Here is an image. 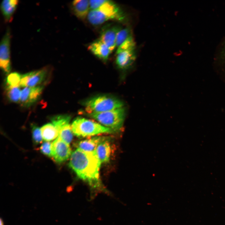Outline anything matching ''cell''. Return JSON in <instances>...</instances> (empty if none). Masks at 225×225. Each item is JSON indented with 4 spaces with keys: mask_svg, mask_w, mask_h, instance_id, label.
<instances>
[{
    "mask_svg": "<svg viewBox=\"0 0 225 225\" xmlns=\"http://www.w3.org/2000/svg\"><path fill=\"white\" fill-rule=\"evenodd\" d=\"M32 138L34 142L38 143L41 142L42 140L41 129L35 124L32 125Z\"/></svg>",
    "mask_w": 225,
    "mask_h": 225,
    "instance_id": "23",
    "label": "cell"
},
{
    "mask_svg": "<svg viewBox=\"0 0 225 225\" xmlns=\"http://www.w3.org/2000/svg\"><path fill=\"white\" fill-rule=\"evenodd\" d=\"M106 137L97 136L80 141L77 145V148L90 152H95L98 145L103 141L108 139Z\"/></svg>",
    "mask_w": 225,
    "mask_h": 225,
    "instance_id": "13",
    "label": "cell"
},
{
    "mask_svg": "<svg viewBox=\"0 0 225 225\" xmlns=\"http://www.w3.org/2000/svg\"><path fill=\"white\" fill-rule=\"evenodd\" d=\"M107 0H89L90 10L97 9L104 3Z\"/></svg>",
    "mask_w": 225,
    "mask_h": 225,
    "instance_id": "25",
    "label": "cell"
},
{
    "mask_svg": "<svg viewBox=\"0 0 225 225\" xmlns=\"http://www.w3.org/2000/svg\"><path fill=\"white\" fill-rule=\"evenodd\" d=\"M48 70L43 68L22 75L19 86L22 87H33L38 86L45 80Z\"/></svg>",
    "mask_w": 225,
    "mask_h": 225,
    "instance_id": "8",
    "label": "cell"
},
{
    "mask_svg": "<svg viewBox=\"0 0 225 225\" xmlns=\"http://www.w3.org/2000/svg\"><path fill=\"white\" fill-rule=\"evenodd\" d=\"M52 157L58 162L67 160L72 154L69 144L65 142L58 136L52 143Z\"/></svg>",
    "mask_w": 225,
    "mask_h": 225,
    "instance_id": "7",
    "label": "cell"
},
{
    "mask_svg": "<svg viewBox=\"0 0 225 225\" xmlns=\"http://www.w3.org/2000/svg\"><path fill=\"white\" fill-rule=\"evenodd\" d=\"M135 48V42L132 36L117 48L116 54L123 51Z\"/></svg>",
    "mask_w": 225,
    "mask_h": 225,
    "instance_id": "22",
    "label": "cell"
},
{
    "mask_svg": "<svg viewBox=\"0 0 225 225\" xmlns=\"http://www.w3.org/2000/svg\"><path fill=\"white\" fill-rule=\"evenodd\" d=\"M58 131V136L65 142L69 144L72 140L73 134L69 122L62 125Z\"/></svg>",
    "mask_w": 225,
    "mask_h": 225,
    "instance_id": "18",
    "label": "cell"
},
{
    "mask_svg": "<svg viewBox=\"0 0 225 225\" xmlns=\"http://www.w3.org/2000/svg\"><path fill=\"white\" fill-rule=\"evenodd\" d=\"M18 1L4 0L1 4V9L4 19L6 22L12 20V16L17 8Z\"/></svg>",
    "mask_w": 225,
    "mask_h": 225,
    "instance_id": "15",
    "label": "cell"
},
{
    "mask_svg": "<svg viewBox=\"0 0 225 225\" xmlns=\"http://www.w3.org/2000/svg\"><path fill=\"white\" fill-rule=\"evenodd\" d=\"M21 91L19 87L7 86L6 94L8 100L13 102H20Z\"/></svg>",
    "mask_w": 225,
    "mask_h": 225,
    "instance_id": "19",
    "label": "cell"
},
{
    "mask_svg": "<svg viewBox=\"0 0 225 225\" xmlns=\"http://www.w3.org/2000/svg\"><path fill=\"white\" fill-rule=\"evenodd\" d=\"M121 29L118 26H114L106 28L101 32L99 39L112 52L116 48L117 36Z\"/></svg>",
    "mask_w": 225,
    "mask_h": 225,
    "instance_id": "10",
    "label": "cell"
},
{
    "mask_svg": "<svg viewBox=\"0 0 225 225\" xmlns=\"http://www.w3.org/2000/svg\"><path fill=\"white\" fill-rule=\"evenodd\" d=\"M84 105L88 114L101 113L124 107L123 102L119 99L106 95L90 98L84 102Z\"/></svg>",
    "mask_w": 225,
    "mask_h": 225,
    "instance_id": "4",
    "label": "cell"
},
{
    "mask_svg": "<svg viewBox=\"0 0 225 225\" xmlns=\"http://www.w3.org/2000/svg\"><path fill=\"white\" fill-rule=\"evenodd\" d=\"M10 30L8 28L1 41L0 46V66L6 74H8L11 70L10 62Z\"/></svg>",
    "mask_w": 225,
    "mask_h": 225,
    "instance_id": "6",
    "label": "cell"
},
{
    "mask_svg": "<svg viewBox=\"0 0 225 225\" xmlns=\"http://www.w3.org/2000/svg\"><path fill=\"white\" fill-rule=\"evenodd\" d=\"M72 6L75 15L84 20L87 18L90 11L89 0H75L73 1Z\"/></svg>",
    "mask_w": 225,
    "mask_h": 225,
    "instance_id": "14",
    "label": "cell"
},
{
    "mask_svg": "<svg viewBox=\"0 0 225 225\" xmlns=\"http://www.w3.org/2000/svg\"><path fill=\"white\" fill-rule=\"evenodd\" d=\"M69 166L80 179L94 188H101L99 170L101 163L95 152L77 148L72 153Z\"/></svg>",
    "mask_w": 225,
    "mask_h": 225,
    "instance_id": "1",
    "label": "cell"
},
{
    "mask_svg": "<svg viewBox=\"0 0 225 225\" xmlns=\"http://www.w3.org/2000/svg\"><path fill=\"white\" fill-rule=\"evenodd\" d=\"M95 152L101 163L108 162L111 153V148L108 139L100 143L97 148Z\"/></svg>",
    "mask_w": 225,
    "mask_h": 225,
    "instance_id": "16",
    "label": "cell"
},
{
    "mask_svg": "<svg viewBox=\"0 0 225 225\" xmlns=\"http://www.w3.org/2000/svg\"><path fill=\"white\" fill-rule=\"evenodd\" d=\"M88 48L95 56L105 62L108 60L112 52L99 39L91 43Z\"/></svg>",
    "mask_w": 225,
    "mask_h": 225,
    "instance_id": "12",
    "label": "cell"
},
{
    "mask_svg": "<svg viewBox=\"0 0 225 225\" xmlns=\"http://www.w3.org/2000/svg\"><path fill=\"white\" fill-rule=\"evenodd\" d=\"M71 127L73 134L78 137H85L115 132L99 123L81 117L75 118Z\"/></svg>",
    "mask_w": 225,
    "mask_h": 225,
    "instance_id": "3",
    "label": "cell"
},
{
    "mask_svg": "<svg viewBox=\"0 0 225 225\" xmlns=\"http://www.w3.org/2000/svg\"><path fill=\"white\" fill-rule=\"evenodd\" d=\"M135 49L127 50L116 54V63L119 68L126 69L132 65L136 58Z\"/></svg>",
    "mask_w": 225,
    "mask_h": 225,
    "instance_id": "11",
    "label": "cell"
},
{
    "mask_svg": "<svg viewBox=\"0 0 225 225\" xmlns=\"http://www.w3.org/2000/svg\"><path fill=\"white\" fill-rule=\"evenodd\" d=\"M125 113V109L123 107L105 112L87 115L102 125L115 132L120 130L122 127Z\"/></svg>",
    "mask_w": 225,
    "mask_h": 225,
    "instance_id": "5",
    "label": "cell"
},
{
    "mask_svg": "<svg viewBox=\"0 0 225 225\" xmlns=\"http://www.w3.org/2000/svg\"><path fill=\"white\" fill-rule=\"evenodd\" d=\"M43 138L46 141H49L57 138L58 132L54 126L51 123L43 125L41 128Z\"/></svg>",
    "mask_w": 225,
    "mask_h": 225,
    "instance_id": "17",
    "label": "cell"
},
{
    "mask_svg": "<svg viewBox=\"0 0 225 225\" xmlns=\"http://www.w3.org/2000/svg\"><path fill=\"white\" fill-rule=\"evenodd\" d=\"M50 142L46 141L43 142L40 147L41 152L44 155L52 157L51 145Z\"/></svg>",
    "mask_w": 225,
    "mask_h": 225,
    "instance_id": "24",
    "label": "cell"
},
{
    "mask_svg": "<svg viewBox=\"0 0 225 225\" xmlns=\"http://www.w3.org/2000/svg\"><path fill=\"white\" fill-rule=\"evenodd\" d=\"M222 58L223 62L225 64V45L222 54Z\"/></svg>",
    "mask_w": 225,
    "mask_h": 225,
    "instance_id": "26",
    "label": "cell"
},
{
    "mask_svg": "<svg viewBox=\"0 0 225 225\" xmlns=\"http://www.w3.org/2000/svg\"><path fill=\"white\" fill-rule=\"evenodd\" d=\"M0 225H4L3 221L1 218L0 219Z\"/></svg>",
    "mask_w": 225,
    "mask_h": 225,
    "instance_id": "27",
    "label": "cell"
},
{
    "mask_svg": "<svg viewBox=\"0 0 225 225\" xmlns=\"http://www.w3.org/2000/svg\"><path fill=\"white\" fill-rule=\"evenodd\" d=\"M22 75L19 73L13 72L10 73L6 79L7 86L19 87Z\"/></svg>",
    "mask_w": 225,
    "mask_h": 225,
    "instance_id": "21",
    "label": "cell"
},
{
    "mask_svg": "<svg viewBox=\"0 0 225 225\" xmlns=\"http://www.w3.org/2000/svg\"><path fill=\"white\" fill-rule=\"evenodd\" d=\"M126 17L124 12L118 5L111 1L107 0L98 8L90 10L87 18L91 24L97 25L109 20L123 21Z\"/></svg>",
    "mask_w": 225,
    "mask_h": 225,
    "instance_id": "2",
    "label": "cell"
},
{
    "mask_svg": "<svg viewBox=\"0 0 225 225\" xmlns=\"http://www.w3.org/2000/svg\"><path fill=\"white\" fill-rule=\"evenodd\" d=\"M132 36L131 30L129 28L121 29L118 32L116 39V46L117 48L130 37Z\"/></svg>",
    "mask_w": 225,
    "mask_h": 225,
    "instance_id": "20",
    "label": "cell"
},
{
    "mask_svg": "<svg viewBox=\"0 0 225 225\" xmlns=\"http://www.w3.org/2000/svg\"><path fill=\"white\" fill-rule=\"evenodd\" d=\"M42 86L24 88L21 90L20 102L25 107H30L35 103L40 97L43 90Z\"/></svg>",
    "mask_w": 225,
    "mask_h": 225,
    "instance_id": "9",
    "label": "cell"
}]
</instances>
